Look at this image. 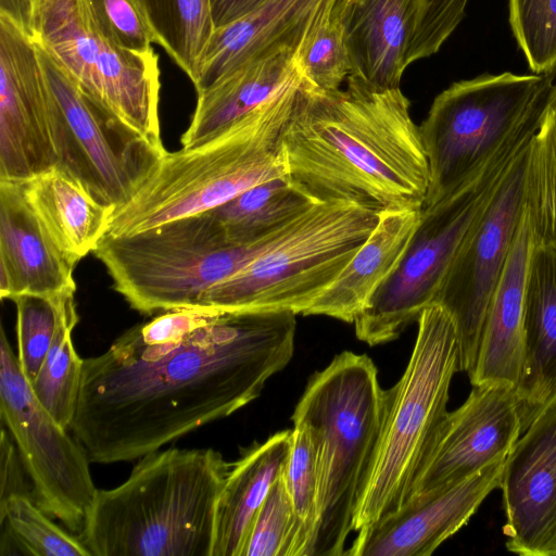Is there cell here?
I'll return each instance as SVG.
<instances>
[{
	"label": "cell",
	"mask_w": 556,
	"mask_h": 556,
	"mask_svg": "<svg viewBox=\"0 0 556 556\" xmlns=\"http://www.w3.org/2000/svg\"><path fill=\"white\" fill-rule=\"evenodd\" d=\"M295 328L288 311H165L84 359L70 429L91 463L139 459L258 397Z\"/></svg>",
	"instance_id": "1"
},
{
	"label": "cell",
	"mask_w": 556,
	"mask_h": 556,
	"mask_svg": "<svg viewBox=\"0 0 556 556\" xmlns=\"http://www.w3.org/2000/svg\"><path fill=\"white\" fill-rule=\"evenodd\" d=\"M410 102L350 75L344 89L304 80L282 134L289 178L315 202L420 211L429 166Z\"/></svg>",
	"instance_id": "2"
},
{
	"label": "cell",
	"mask_w": 556,
	"mask_h": 556,
	"mask_svg": "<svg viewBox=\"0 0 556 556\" xmlns=\"http://www.w3.org/2000/svg\"><path fill=\"white\" fill-rule=\"evenodd\" d=\"M231 463L213 448L156 450L98 490L80 540L91 556H212Z\"/></svg>",
	"instance_id": "3"
},
{
	"label": "cell",
	"mask_w": 556,
	"mask_h": 556,
	"mask_svg": "<svg viewBox=\"0 0 556 556\" xmlns=\"http://www.w3.org/2000/svg\"><path fill=\"white\" fill-rule=\"evenodd\" d=\"M305 78L203 144L166 152L134 198L113 212L117 236L214 210L288 175L282 134Z\"/></svg>",
	"instance_id": "4"
},
{
	"label": "cell",
	"mask_w": 556,
	"mask_h": 556,
	"mask_svg": "<svg viewBox=\"0 0 556 556\" xmlns=\"http://www.w3.org/2000/svg\"><path fill=\"white\" fill-rule=\"evenodd\" d=\"M387 390L366 354L344 351L308 380L292 420L314 441L318 521L308 556H342L377 450Z\"/></svg>",
	"instance_id": "5"
},
{
	"label": "cell",
	"mask_w": 556,
	"mask_h": 556,
	"mask_svg": "<svg viewBox=\"0 0 556 556\" xmlns=\"http://www.w3.org/2000/svg\"><path fill=\"white\" fill-rule=\"evenodd\" d=\"M406 369L387 390L375 457L354 515V531L395 510L410 494L448 414L450 386L458 371L454 323L440 305L420 315Z\"/></svg>",
	"instance_id": "6"
},
{
	"label": "cell",
	"mask_w": 556,
	"mask_h": 556,
	"mask_svg": "<svg viewBox=\"0 0 556 556\" xmlns=\"http://www.w3.org/2000/svg\"><path fill=\"white\" fill-rule=\"evenodd\" d=\"M286 227L256 241L236 243L205 212L138 232L105 233L93 253L115 291L134 309L142 314L202 309L208 290L251 263Z\"/></svg>",
	"instance_id": "7"
},
{
	"label": "cell",
	"mask_w": 556,
	"mask_h": 556,
	"mask_svg": "<svg viewBox=\"0 0 556 556\" xmlns=\"http://www.w3.org/2000/svg\"><path fill=\"white\" fill-rule=\"evenodd\" d=\"M542 114L525 121L466 184L422 206L401 260L354 319L358 340L378 345L395 340L432 305L435 291L463 239L528 148Z\"/></svg>",
	"instance_id": "8"
},
{
	"label": "cell",
	"mask_w": 556,
	"mask_h": 556,
	"mask_svg": "<svg viewBox=\"0 0 556 556\" xmlns=\"http://www.w3.org/2000/svg\"><path fill=\"white\" fill-rule=\"evenodd\" d=\"M379 216L345 201L315 203L251 263L208 290L202 309L307 315L372 232Z\"/></svg>",
	"instance_id": "9"
},
{
	"label": "cell",
	"mask_w": 556,
	"mask_h": 556,
	"mask_svg": "<svg viewBox=\"0 0 556 556\" xmlns=\"http://www.w3.org/2000/svg\"><path fill=\"white\" fill-rule=\"evenodd\" d=\"M555 75L483 74L439 93L419 126L429 166L424 206L460 188L515 129L545 110Z\"/></svg>",
	"instance_id": "10"
},
{
	"label": "cell",
	"mask_w": 556,
	"mask_h": 556,
	"mask_svg": "<svg viewBox=\"0 0 556 556\" xmlns=\"http://www.w3.org/2000/svg\"><path fill=\"white\" fill-rule=\"evenodd\" d=\"M35 45L49 88L55 166L101 204L123 207L167 151L93 100L51 53Z\"/></svg>",
	"instance_id": "11"
},
{
	"label": "cell",
	"mask_w": 556,
	"mask_h": 556,
	"mask_svg": "<svg viewBox=\"0 0 556 556\" xmlns=\"http://www.w3.org/2000/svg\"><path fill=\"white\" fill-rule=\"evenodd\" d=\"M0 415L12 435L33 497L71 532L81 533L96 488L83 444L38 402L3 327L0 336Z\"/></svg>",
	"instance_id": "12"
},
{
	"label": "cell",
	"mask_w": 556,
	"mask_h": 556,
	"mask_svg": "<svg viewBox=\"0 0 556 556\" xmlns=\"http://www.w3.org/2000/svg\"><path fill=\"white\" fill-rule=\"evenodd\" d=\"M528 148L463 239L432 301L454 323L458 371L468 376L475 369L486 312L523 217Z\"/></svg>",
	"instance_id": "13"
},
{
	"label": "cell",
	"mask_w": 556,
	"mask_h": 556,
	"mask_svg": "<svg viewBox=\"0 0 556 556\" xmlns=\"http://www.w3.org/2000/svg\"><path fill=\"white\" fill-rule=\"evenodd\" d=\"M56 161L49 88L35 41L0 15V180L27 181Z\"/></svg>",
	"instance_id": "14"
},
{
	"label": "cell",
	"mask_w": 556,
	"mask_h": 556,
	"mask_svg": "<svg viewBox=\"0 0 556 556\" xmlns=\"http://www.w3.org/2000/svg\"><path fill=\"white\" fill-rule=\"evenodd\" d=\"M500 489L506 548L521 556H556V399L511 447Z\"/></svg>",
	"instance_id": "15"
},
{
	"label": "cell",
	"mask_w": 556,
	"mask_h": 556,
	"mask_svg": "<svg viewBox=\"0 0 556 556\" xmlns=\"http://www.w3.org/2000/svg\"><path fill=\"white\" fill-rule=\"evenodd\" d=\"M506 457L463 480L408 496L395 510L359 529L344 555H431L500 489Z\"/></svg>",
	"instance_id": "16"
},
{
	"label": "cell",
	"mask_w": 556,
	"mask_h": 556,
	"mask_svg": "<svg viewBox=\"0 0 556 556\" xmlns=\"http://www.w3.org/2000/svg\"><path fill=\"white\" fill-rule=\"evenodd\" d=\"M521 433L515 388L472 386L467 400L448 412L409 496L463 480L506 457Z\"/></svg>",
	"instance_id": "17"
},
{
	"label": "cell",
	"mask_w": 556,
	"mask_h": 556,
	"mask_svg": "<svg viewBox=\"0 0 556 556\" xmlns=\"http://www.w3.org/2000/svg\"><path fill=\"white\" fill-rule=\"evenodd\" d=\"M76 264L56 244L25 191L24 181L0 180V298H55L75 292Z\"/></svg>",
	"instance_id": "18"
},
{
	"label": "cell",
	"mask_w": 556,
	"mask_h": 556,
	"mask_svg": "<svg viewBox=\"0 0 556 556\" xmlns=\"http://www.w3.org/2000/svg\"><path fill=\"white\" fill-rule=\"evenodd\" d=\"M337 0H268L241 18L215 28L193 83L203 91L239 67L283 50L296 51Z\"/></svg>",
	"instance_id": "19"
},
{
	"label": "cell",
	"mask_w": 556,
	"mask_h": 556,
	"mask_svg": "<svg viewBox=\"0 0 556 556\" xmlns=\"http://www.w3.org/2000/svg\"><path fill=\"white\" fill-rule=\"evenodd\" d=\"M419 0H337L351 75L379 89L400 88Z\"/></svg>",
	"instance_id": "20"
},
{
	"label": "cell",
	"mask_w": 556,
	"mask_h": 556,
	"mask_svg": "<svg viewBox=\"0 0 556 556\" xmlns=\"http://www.w3.org/2000/svg\"><path fill=\"white\" fill-rule=\"evenodd\" d=\"M522 432L556 399V249L532 243L525 279V351L516 388Z\"/></svg>",
	"instance_id": "21"
},
{
	"label": "cell",
	"mask_w": 556,
	"mask_h": 556,
	"mask_svg": "<svg viewBox=\"0 0 556 556\" xmlns=\"http://www.w3.org/2000/svg\"><path fill=\"white\" fill-rule=\"evenodd\" d=\"M532 243L525 210L486 312L476 366L468 376L472 386L495 383L516 389L519 383L525 351V279Z\"/></svg>",
	"instance_id": "22"
},
{
	"label": "cell",
	"mask_w": 556,
	"mask_h": 556,
	"mask_svg": "<svg viewBox=\"0 0 556 556\" xmlns=\"http://www.w3.org/2000/svg\"><path fill=\"white\" fill-rule=\"evenodd\" d=\"M296 51L283 50L252 61L198 92L182 148L205 143L304 79Z\"/></svg>",
	"instance_id": "23"
},
{
	"label": "cell",
	"mask_w": 556,
	"mask_h": 556,
	"mask_svg": "<svg viewBox=\"0 0 556 556\" xmlns=\"http://www.w3.org/2000/svg\"><path fill=\"white\" fill-rule=\"evenodd\" d=\"M292 430L249 447L231 464L216 509L212 556H242L251 525L275 481L282 475Z\"/></svg>",
	"instance_id": "24"
},
{
	"label": "cell",
	"mask_w": 556,
	"mask_h": 556,
	"mask_svg": "<svg viewBox=\"0 0 556 556\" xmlns=\"http://www.w3.org/2000/svg\"><path fill=\"white\" fill-rule=\"evenodd\" d=\"M420 211H384L352 260L323 292L307 315L353 323L406 250Z\"/></svg>",
	"instance_id": "25"
},
{
	"label": "cell",
	"mask_w": 556,
	"mask_h": 556,
	"mask_svg": "<svg viewBox=\"0 0 556 556\" xmlns=\"http://www.w3.org/2000/svg\"><path fill=\"white\" fill-rule=\"evenodd\" d=\"M25 195L60 249L75 263L93 252L114 210L54 166L24 181Z\"/></svg>",
	"instance_id": "26"
},
{
	"label": "cell",
	"mask_w": 556,
	"mask_h": 556,
	"mask_svg": "<svg viewBox=\"0 0 556 556\" xmlns=\"http://www.w3.org/2000/svg\"><path fill=\"white\" fill-rule=\"evenodd\" d=\"M92 30L103 105L141 135L162 143L157 55L153 49L132 51L119 48L93 27Z\"/></svg>",
	"instance_id": "27"
},
{
	"label": "cell",
	"mask_w": 556,
	"mask_h": 556,
	"mask_svg": "<svg viewBox=\"0 0 556 556\" xmlns=\"http://www.w3.org/2000/svg\"><path fill=\"white\" fill-rule=\"evenodd\" d=\"M30 26L31 39L51 53L86 93L103 105L97 46L86 0H33Z\"/></svg>",
	"instance_id": "28"
},
{
	"label": "cell",
	"mask_w": 556,
	"mask_h": 556,
	"mask_svg": "<svg viewBox=\"0 0 556 556\" xmlns=\"http://www.w3.org/2000/svg\"><path fill=\"white\" fill-rule=\"evenodd\" d=\"M315 203L286 175L255 185L208 212L229 241L245 243L281 230Z\"/></svg>",
	"instance_id": "29"
},
{
	"label": "cell",
	"mask_w": 556,
	"mask_h": 556,
	"mask_svg": "<svg viewBox=\"0 0 556 556\" xmlns=\"http://www.w3.org/2000/svg\"><path fill=\"white\" fill-rule=\"evenodd\" d=\"M159 43L194 83L215 29L211 0H137Z\"/></svg>",
	"instance_id": "30"
},
{
	"label": "cell",
	"mask_w": 556,
	"mask_h": 556,
	"mask_svg": "<svg viewBox=\"0 0 556 556\" xmlns=\"http://www.w3.org/2000/svg\"><path fill=\"white\" fill-rule=\"evenodd\" d=\"M74 293L62 299L54 339L38 375L29 383L38 402L65 429H70L75 415L84 365L72 341L79 319Z\"/></svg>",
	"instance_id": "31"
},
{
	"label": "cell",
	"mask_w": 556,
	"mask_h": 556,
	"mask_svg": "<svg viewBox=\"0 0 556 556\" xmlns=\"http://www.w3.org/2000/svg\"><path fill=\"white\" fill-rule=\"evenodd\" d=\"M525 205L533 243L556 249V86L528 148Z\"/></svg>",
	"instance_id": "32"
},
{
	"label": "cell",
	"mask_w": 556,
	"mask_h": 556,
	"mask_svg": "<svg viewBox=\"0 0 556 556\" xmlns=\"http://www.w3.org/2000/svg\"><path fill=\"white\" fill-rule=\"evenodd\" d=\"M49 517L31 496H10L0 504V555L91 556L80 538Z\"/></svg>",
	"instance_id": "33"
},
{
	"label": "cell",
	"mask_w": 556,
	"mask_h": 556,
	"mask_svg": "<svg viewBox=\"0 0 556 556\" xmlns=\"http://www.w3.org/2000/svg\"><path fill=\"white\" fill-rule=\"evenodd\" d=\"M293 426L283 479L298 520V556H308L318 521L317 453L308 429L302 424Z\"/></svg>",
	"instance_id": "34"
},
{
	"label": "cell",
	"mask_w": 556,
	"mask_h": 556,
	"mask_svg": "<svg viewBox=\"0 0 556 556\" xmlns=\"http://www.w3.org/2000/svg\"><path fill=\"white\" fill-rule=\"evenodd\" d=\"M295 53L305 79L313 87L336 90L348 79L351 62L334 7L306 35Z\"/></svg>",
	"instance_id": "35"
},
{
	"label": "cell",
	"mask_w": 556,
	"mask_h": 556,
	"mask_svg": "<svg viewBox=\"0 0 556 556\" xmlns=\"http://www.w3.org/2000/svg\"><path fill=\"white\" fill-rule=\"evenodd\" d=\"M63 296L24 294L11 300L16 307L17 359L29 383L38 375L54 339Z\"/></svg>",
	"instance_id": "36"
},
{
	"label": "cell",
	"mask_w": 556,
	"mask_h": 556,
	"mask_svg": "<svg viewBox=\"0 0 556 556\" xmlns=\"http://www.w3.org/2000/svg\"><path fill=\"white\" fill-rule=\"evenodd\" d=\"M298 520L282 472L251 525L242 556H298Z\"/></svg>",
	"instance_id": "37"
},
{
	"label": "cell",
	"mask_w": 556,
	"mask_h": 556,
	"mask_svg": "<svg viewBox=\"0 0 556 556\" xmlns=\"http://www.w3.org/2000/svg\"><path fill=\"white\" fill-rule=\"evenodd\" d=\"M509 23L530 68L556 72V0H509Z\"/></svg>",
	"instance_id": "38"
},
{
	"label": "cell",
	"mask_w": 556,
	"mask_h": 556,
	"mask_svg": "<svg viewBox=\"0 0 556 556\" xmlns=\"http://www.w3.org/2000/svg\"><path fill=\"white\" fill-rule=\"evenodd\" d=\"M92 27L115 46L147 51L154 34L137 0H86Z\"/></svg>",
	"instance_id": "39"
},
{
	"label": "cell",
	"mask_w": 556,
	"mask_h": 556,
	"mask_svg": "<svg viewBox=\"0 0 556 556\" xmlns=\"http://www.w3.org/2000/svg\"><path fill=\"white\" fill-rule=\"evenodd\" d=\"M1 491L0 504L10 496L25 494L33 497V491L27 488L24 472H26L20 457L16 444L11 434L2 427L1 430ZM34 498V497H33Z\"/></svg>",
	"instance_id": "40"
},
{
	"label": "cell",
	"mask_w": 556,
	"mask_h": 556,
	"mask_svg": "<svg viewBox=\"0 0 556 556\" xmlns=\"http://www.w3.org/2000/svg\"><path fill=\"white\" fill-rule=\"evenodd\" d=\"M268 0H211L215 28L226 26L254 11Z\"/></svg>",
	"instance_id": "41"
},
{
	"label": "cell",
	"mask_w": 556,
	"mask_h": 556,
	"mask_svg": "<svg viewBox=\"0 0 556 556\" xmlns=\"http://www.w3.org/2000/svg\"><path fill=\"white\" fill-rule=\"evenodd\" d=\"M33 0H0V15L7 16L31 38Z\"/></svg>",
	"instance_id": "42"
}]
</instances>
